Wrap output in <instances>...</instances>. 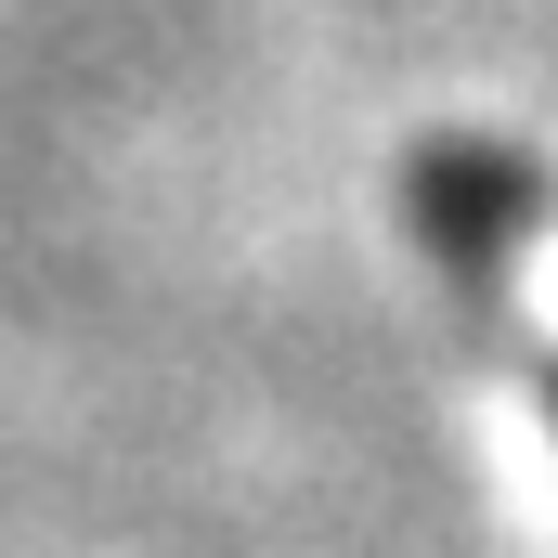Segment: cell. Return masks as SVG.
<instances>
[{
    "mask_svg": "<svg viewBox=\"0 0 558 558\" xmlns=\"http://www.w3.org/2000/svg\"><path fill=\"white\" fill-rule=\"evenodd\" d=\"M416 208L441 221V247H454V260H494V234H507V221H533V208H546V182H533L520 156H428Z\"/></svg>",
    "mask_w": 558,
    "mask_h": 558,
    "instance_id": "cell-1",
    "label": "cell"
}]
</instances>
